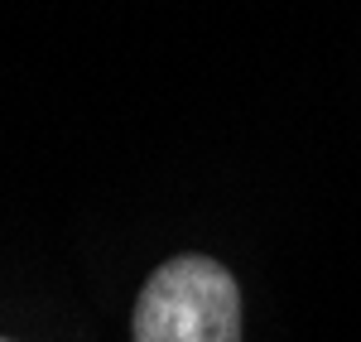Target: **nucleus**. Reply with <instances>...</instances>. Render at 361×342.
I'll list each match as a JSON object with an SVG mask.
<instances>
[{
    "mask_svg": "<svg viewBox=\"0 0 361 342\" xmlns=\"http://www.w3.org/2000/svg\"><path fill=\"white\" fill-rule=\"evenodd\" d=\"M135 342H241V285L212 256L164 260L135 299Z\"/></svg>",
    "mask_w": 361,
    "mask_h": 342,
    "instance_id": "1",
    "label": "nucleus"
},
{
    "mask_svg": "<svg viewBox=\"0 0 361 342\" xmlns=\"http://www.w3.org/2000/svg\"><path fill=\"white\" fill-rule=\"evenodd\" d=\"M0 342H10V338H0Z\"/></svg>",
    "mask_w": 361,
    "mask_h": 342,
    "instance_id": "2",
    "label": "nucleus"
}]
</instances>
